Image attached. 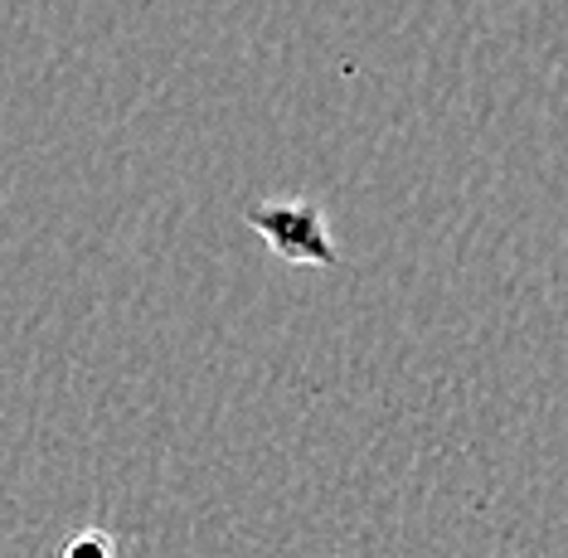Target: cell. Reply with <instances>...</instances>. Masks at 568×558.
<instances>
[{
    "label": "cell",
    "mask_w": 568,
    "mask_h": 558,
    "mask_svg": "<svg viewBox=\"0 0 568 558\" xmlns=\"http://www.w3.org/2000/svg\"><path fill=\"white\" fill-rule=\"evenodd\" d=\"M59 558H112V539L98 535V529H83V535H73L63 544Z\"/></svg>",
    "instance_id": "6da1fadb"
}]
</instances>
